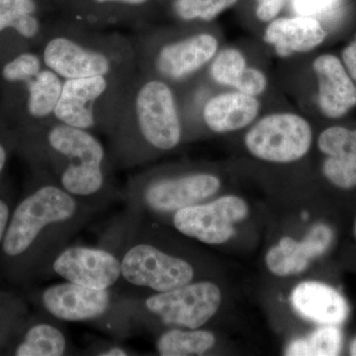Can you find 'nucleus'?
I'll return each mask as SVG.
<instances>
[{"label": "nucleus", "mask_w": 356, "mask_h": 356, "mask_svg": "<svg viewBox=\"0 0 356 356\" xmlns=\"http://www.w3.org/2000/svg\"><path fill=\"white\" fill-rule=\"evenodd\" d=\"M293 309L301 317L317 324L339 325L350 314V307L341 293L324 283L306 281L293 289Z\"/></svg>", "instance_id": "aec40b11"}, {"label": "nucleus", "mask_w": 356, "mask_h": 356, "mask_svg": "<svg viewBox=\"0 0 356 356\" xmlns=\"http://www.w3.org/2000/svg\"><path fill=\"white\" fill-rule=\"evenodd\" d=\"M0 77L19 91L21 114L29 125L55 119L64 79L44 64L39 53L23 51L9 58L0 70Z\"/></svg>", "instance_id": "9b49d317"}, {"label": "nucleus", "mask_w": 356, "mask_h": 356, "mask_svg": "<svg viewBox=\"0 0 356 356\" xmlns=\"http://www.w3.org/2000/svg\"><path fill=\"white\" fill-rule=\"evenodd\" d=\"M20 145L35 170L99 212L120 200L116 168L96 134L51 119L30 125Z\"/></svg>", "instance_id": "f03ea898"}, {"label": "nucleus", "mask_w": 356, "mask_h": 356, "mask_svg": "<svg viewBox=\"0 0 356 356\" xmlns=\"http://www.w3.org/2000/svg\"><path fill=\"white\" fill-rule=\"evenodd\" d=\"M220 188L221 179L204 170H147L129 178L120 200L143 215L172 217L184 208L207 202Z\"/></svg>", "instance_id": "39448f33"}, {"label": "nucleus", "mask_w": 356, "mask_h": 356, "mask_svg": "<svg viewBox=\"0 0 356 356\" xmlns=\"http://www.w3.org/2000/svg\"><path fill=\"white\" fill-rule=\"evenodd\" d=\"M46 25L37 0H0V35L13 33L24 43L41 44Z\"/></svg>", "instance_id": "4be33fe9"}, {"label": "nucleus", "mask_w": 356, "mask_h": 356, "mask_svg": "<svg viewBox=\"0 0 356 356\" xmlns=\"http://www.w3.org/2000/svg\"><path fill=\"white\" fill-rule=\"evenodd\" d=\"M238 0H172V15L184 23L211 22Z\"/></svg>", "instance_id": "a878e982"}, {"label": "nucleus", "mask_w": 356, "mask_h": 356, "mask_svg": "<svg viewBox=\"0 0 356 356\" xmlns=\"http://www.w3.org/2000/svg\"><path fill=\"white\" fill-rule=\"evenodd\" d=\"M332 238V229L325 224L315 225L302 241L285 236L267 252V268L280 277L303 273L312 259L327 252Z\"/></svg>", "instance_id": "a211bd4d"}, {"label": "nucleus", "mask_w": 356, "mask_h": 356, "mask_svg": "<svg viewBox=\"0 0 356 356\" xmlns=\"http://www.w3.org/2000/svg\"><path fill=\"white\" fill-rule=\"evenodd\" d=\"M318 147L325 156H356V129L343 126L325 129L318 136Z\"/></svg>", "instance_id": "c85d7f7f"}, {"label": "nucleus", "mask_w": 356, "mask_h": 356, "mask_svg": "<svg viewBox=\"0 0 356 356\" xmlns=\"http://www.w3.org/2000/svg\"><path fill=\"white\" fill-rule=\"evenodd\" d=\"M93 289H112L120 284L121 261L106 248L70 245L63 248L44 274Z\"/></svg>", "instance_id": "4468645a"}, {"label": "nucleus", "mask_w": 356, "mask_h": 356, "mask_svg": "<svg viewBox=\"0 0 356 356\" xmlns=\"http://www.w3.org/2000/svg\"><path fill=\"white\" fill-rule=\"evenodd\" d=\"M184 126L172 84L138 72L108 138L115 168L129 170L177 149Z\"/></svg>", "instance_id": "7ed1b4c3"}, {"label": "nucleus", "mask_w": 356, "mask_h": 356, "mask_svg": "<svg viewBox=\"0 0 356 356\" xmlns=\"http://www.w3.org/2000/svg\"><path fill=\"white\" fill-rule=\"evenodd\" d=\"M327 6V0H295V7L300 15L311 16L320 13Z\"/></svg>", "instance_id": "f704fd0d"}, {"label": "nucleus", "mask_w": 356, "mask_h": 356, "mask_svg": "<svg viewBox=\"0 0 356 356\" xmlns=\"http://www.w3.org/2000/svg\"><path fill=\"white\" fill-rule=\"evenodd\" d=\"M327 32L311 16L275 18L264 31V41L273 47L276 55L288 58L313 51L324 43Z\"/></svg>", "instance_id": "6ab92c4d"}, {"label": "nucleus", "mask_w": 356, "mask_h": 356, "mask_svg": "<svg viewBox=\"0 0 356 356\" xmlns=\"http://www.w3.org/2000/svg\"><path fill=\"white\" fill-rule=\"evenodd\" d=\"M255 10L257 17L262 22H270L277 17L281 9L284 6L285 0H257Z\"/></svg>", "instance_id": "473e14b6"}, {"label": "nucleus", "mask_w": 356, "mask_h": 356, "mask_svg": "<svg viewBox=\"0 0 356 356\" xmlns=\"http://www.w3.org/2000/svg\"><path fill=\"white\" fill-rule=\"evenodd\" d=\"M355 236L356 238V217H355Z\"/></svg>", "instance_id": "ea45409f"}, {"label": "nucleus", "mask_w": 356, "mask_h": 356, "mask_svg": "<svg viewBox=\"0 0 356 356\" xmlns=\"http://www.w3.org/2000/svg\"><path fill=\"white\" fill-rule=\"evenodd\" d=\"M261 102L240 91L220 93L204 103L202 119L206 127L216 134L236 132L248 127L259 116Z\"/></svg>", "instance_id": "412c9836"}, {"label": "nucleus", "mask_w": 356, "mask_h": 356, "mask_svg": "<svg viewBox=\"0 0 356 356\" xmlns=\"http://www.w3.org/2000/svg\"><path fill=\"white\" fill-rule=\"evenodd\" d=\"M343 346V334L337 325H327L318 327L307 339L293 341L285 350L288 356L339 355Z\"/></svg>", "instance_id": "393cba45"}, {"label": "nucleus", "mask_w": 356, "mask_h": 356, "mask_svg": "<svg viewBox=\"0 0 356 356\" xmlns=\"http://www.w3.org/2000/svg\"><path fill=\"white\" fill-rule=\"evenodd\" d=\"M49 1H50L51 6H53V9L62 13L65 7L67 6V4L69 3L70 0H49Z\"/></svg>", "instance_id": "4c0bfd02"}, {"label": "nucleus", "mask_w": 356, "mask_h": 356, "mask_svg": "<svg viewBox=\"0 0 356 356\" xmlns=\"http://www.w3.org/2000/svg\"><path fill=\"white\" fill-rule=\"evenodd\" d=\"M216 344L213 332L200 329L165 330L156 341V351L163 356L203 355Z\"/></svg>", "instance_id": "5701e85b"}, {"label": "nucleus", "mask_w": 356, "mask_h": 356, "mask_svg": "<svg viewBox=\"0 0 356 356\" xmlns=\"http://www.w3.org/2000/svg\"><path fill=\"white\" fill-rule=\"evenodd\" d=\"M11 210L10 203L6 197L0 195V247L3 242L4 236H6L7 226H8L9 220H10Z\"/></svg>", "instance_id": "c9c22d12"}, {"label": "nucleus", "mask_w": 356, "mask_h": 356, "mask_svg": "<svg viewBox=\"0 0 356 356\" xmlns=\"http://www.w3.org/2000/svg\"><path fill=\"white\" fill-rule=\"evenodd\" d=\"M8 143L0 138V175L6 168L7 159H8Z\"/></svg>", "instance_id": "e433bc0d"}, {"label": "nucleus", "mask_w": 356, "mask_h": 356, "mask_svg": "<svg viewBox=\"0 0 356 356\" xmlns=\"http://www.w3.org/2000/svg\"><path fill=\"white\" fill-rule=\"evenodd\" d=\"M341 62L356 84V33L355 38L341 51Z\"/></svg>", "instance_id": "72a5a7b5"}, {"label": "nucleus", "mask_w": 356, "mask_h": 356, "mask_svg": "<svg viewBox=\"0 0 356 356\" xmlns=\"http://www.w3.org/2000/svg\"><path fill=\"white\" fill-rule=\"evenodd\" d=\"M268 86V79L261 70L248 67L243 72L234 88L236 91L250 96L261 95Z\"/></svg>", "instance_id": "7c9ffc66"}, {"label": "nucleus", "mask_w": 356, "mask_h": 356, "mask_svg": "<svg viewBox=\"0 0 356 356\" xmlns=\"http://www.w3.org/2000/svg\"><path fill=\"white\" fill-rule=\"evenodd\" d=\"M154 0H70L60 13L65 19L97 30L142 29Z\"/></svg>", "instance_id": "2eb2a0df"}, {"label": "nucleus", "mask_w": 356, "mask_h": 356, "mask_svg": "<svg viewBox=\"0 0 356 356\" xmlns=\"http://www.w3.org/2000/svg\"><path fill=\"white\" fill-rule=\"evenodd\" d=\"M143 221L144 215L142 213L125 206V209L114 217L103 229L97 245L106 248L120 259L122 252Z\"/></svg>", "instance_id": "b1692460"}, {"label": "nucleus", "mask_w": 356, "mask_h": 356, "mask_svg": "<svg viewBox=\"0 0 356 356\" xmlns=\"http://www.w3.org/2000/svg\"><path fill=\"white\" fill-rule=\"evenodd\" d=\"M27 317V306L22 298L0 292V351L9 346Z\"/></svg>", "instance_id": "bb28decb"}, {"label": "nucleus", "mask_w": 356, "mask_h": 356, "mask_svg": "<svg viewBox=\"0 0 356 356\" xmlns=\"http://www.w3.org/2000/svg\"><path fill=\"white\" fill-rule=\"evenodd\" d=\"M136 74L65 79L54 118L96 135L108 136Z\"/></svg>", "instance_id": "1a4fd4ad"}, {"label": "nucleus", "mask_w": 356, "mask_h": 356, "mask_svg": "<svg viewBox=\"0 0 356 356\" xmlns=\"http://www.w3.org/2000/svg\"><path fill=\"white\" fill-rule=\"evenodd\" d=\"M317 79V103L327 119H341L356 108V84L341 62L332 54H322L313 62Z\"/></svg>", "instance_id": "dca6fc26"}, {"label": "nucleus", "mask_w": 356, "mask_h": 356, "mask_svg": "<svg viewBox=\"0 0 356 356\" xmlns=\"http://www.w3.org/2000/svg\"><path fill=\"white\" fill-rule=\"evenodd\" d=\"M40 56L65 79L129 76L138 72L131 36L86 27L60 17L47 23Z\"/></svg>", "instance_id": "20e7f679"}, {"label": "nucleus", "mask_w": 356, "mask_h": 356, "mask_svg": "<svg viewBox=\"0 0 356 356\" xmlns=\"http://www.w3.org/2000/svg\"><path fill=\"white\" fill-rule=\"evenodd\" d=\"M243 143L255 159L267 163H291L310 151L313 130L308 120L298 114H269L248 131Z\"/></svg>", "instance_id": "f8f14e48"}, {"label": "nucleus", "mask_w": 356, "mask_h": 356, "mask_svg": "<svg viewBox=\"0 0 356 356\" xmlns=\"http://www.w3.org/2000/svg\"><path fill=\"white\" fill-rule=\"evenodd\" d=\"M124 303L134 327L200 329L219 311L222 292L216 283L199 280L147 297L125 294Z\"/></svg>", "instance_id": "0eeeda50"}, {"label": "nucleus", "mask_w": 356, "mask_h": 356, "mask_svg": "<svg viewBox=\"0 0 356 356\" xmlns=\"http://www.w3.org/2000/svg\"><path fill=\"white\" fill-rule=\"evenodd\" d=\"M247 67V58L242 51L235 48H227L218 51L213 58L209 74L215 83L234 88Z\"/></svg>", "instance_id": "cd10ccee"}, {"label": "nucleus", "mask_w": 356, "mask_h": 356, "mask_svg": "<svg viewBox=\"0 0 356 356\" xmlns=\"http://www.w3.org/2000/svg\"><path fill=\"white\" fill-rule=\"evenodd\" d=\"M131 36L140 74L170 84L184 83L209 65L219 50V41L207 32L186 33L159 38L156 33L136 30Z\"/></svg>", "instance_id": "6e6552de"}, {"label": "nucleus", "mask_w": 356, "mask_h": 356, "mask_svg": "<svg viewBox=\"0 0 356 356\" xmlns=\"http://www.w3.org/2000/svg\"><path fill=\"white\" fill-rule=\"evenodd\" d=\"M248 215L245 200L238 196L226 195L177 211L170 221L182 236L217 245L231 240L236 235L235 225L243 221Z\"/></svg>", "instance_id": "ddd939ff"}, {"label": "nucleus", "mask_w": 356, "mask_h": 356, "mask_svg": "<svg viewBox=\"0 0 356 356\" xmlns=\"http://www.w3.org/2000/svg\"><path fill=\"white\" fill-rule=\"evenodd\" d=\"M122 341H93L84 350L83 355L96 356H129L136 355L132 348H128Z\"/></svg>", "instance_id": "2f4dec72"}, {"label": "nucleus", "mask_w": 356, "mask_h": 356, "mask_svg": "<svg viewBox=\"0 0 356 356\" xmlns=\"http://www.w3.org/2000/svg\"><path fill=\"white\" fill-rule=\"evenodd\" d=\"M15 356H64L77 355L62 321L40 311L27 317L9 343Z\"/></svg>", "instance_id": "f3484780"}, {"label": "nucleus", "mask_w": 356, "mask_h": 356, "mask_svg": "<svg viewBox=\"0 0 356 356\" xmlns=\"http://www.w3.org/2000/svg\"><path fill=\"white\" fill-rule=\"evenodd\" d=\"M350 355L353 356H356V339L353 341V343L350 344Z\"/></svg>", "instance_id": "58836bf2"}, {"label": "nucleus", "mask_w": 356, "mask_h": 356, "mask_svg": "<svg viewBox=\"0 0 356 356\" xmlns=\"http://www.w3.org/2000/svg\"><path fill=\"white\" fill-rule=\"evenodd\" d=\"M323 175L339 188L344 191L356 187V156H327L322 165Z\"/></svg>", "instance_id": "c756f323"}, {"label": "nucleus", "mask_w": 356, "mask_h": 356, "mask_svg": "<svg viewBox=\"0 0 356 356\" xmlns=\"http://www.w3.org/2000/svg\"><path fill=\"white\" fill-rule=\"evenodd\" d=\"M120 261V284L133 293L170 291L193 282L197 275L188 257L175 254L152 238L144 221L122 252Z\"/></svg>", "instance_id": "9d476101"}, {"label": "nucleus", "mask_w": 356, "mask_h": 356, "mask_svg": "<svg viewBox=\"0 0 356 356\" xmlns=\"http://www.w3.org/2000/svg\"><path fill=\"white\" fill-rule=\"evenodd\" d=\"M34 184L11 213L0 247L2 266L16 282L43 276L56 255L99 211L36 170Z\"/></svg>", "instance_id": "f257e3e1"}, {"label": "nucleus", "mask_w": 356, "mask_h": 356, "mask_svg": "<svg viewBox=\"0 0 356 356\" xmlns=\"http://www.w3.org/2000/svg\"><path fill=\"white\" fill-rule=\"evenodd\" d=\"M124 295L114 288L93 289L65 281L40 290L32 299L40 311L62 322L88 323L124 341L135 330Z\"/></svg>", "instance_id": "423d86ee"}]
</instances>
